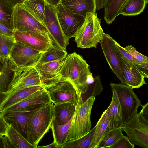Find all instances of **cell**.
Wrapping results in <instances>:
<instances>
[{
  "mask_svg": "<svg viewBox=\"0 0 148 148\" xmlns=\"http://www.w3.org/2000/svg\"><path fill=\"white\" fill-rule=\"evenodd\" d=\"M12 28L13 31L33 32L50 38L49 32L43 23L36 19L21 5L14 8Z\"/></svg>",
  "mask_w": 148,
  "mask_h": 148,
  "instance_id": "obj_8",
  "label": "cell"
},
{
  "mask_svg": "<svg viewBox=\"0 0 148 148\" xmlns=\"http://www.w3.org/2000/svg\"><path fill=\"white\" fill-rule=\"evenodd\" d=\"M53 103L43 105L34 110L29 117L27 139L34 148L51 128L54 119Z\"/></svg>",
  "mask_w": 148,
  "mask_h": 148,
  "instance_id": "obj_2",
  "label": "cell"
},
{
  "mask_svg": "<svg viewBox=\"0 0 148 148\" xmlns=\"http://www.w3.org/2000/svg\"><path fill=\"white\" fill-rule=\"evenodd\" d=\"M115 44L117 50L126 60L131 64L137 66L145 75L148 76V68H146L138 62L135 58L122 47L115 40Z\"/></svg>",
  "mask_w": 148,
  "mask_h": 148,
  "instance_id": "obj_34",
  "label": "cell"
},
{
  "mask_svg": "<svg viewBox=\"0 0 148 148\" xmlns=\"http://www.w3.org/2000/svg\"><path fill=\"white\" fill-rule=\"evenodd\" d=\"M62 62L55 61L44 63H38L34 66L40 74L42 83L58 75V72Z\"/></svg>",
  "mask_w": 148,
  "mask_h": 148,
  "instance_id": "obj_25",
  "label": "cell"
},
{
  "mask_svg": "<svg viewBox=\"0 0 148 148\" xmlns=\"http://www.w3.org/2000/svg\"><path fill=\"white\" fill-rule=\"evenodd\" d=\"M15 67L9 56L0 55V91L8 92Z\"/></svg>",
  "mask_w": 148,
  "mask_h": 148,
  "instance_id": "obj_20",
  "label": "cell"
},
{
  "mask_svg": "<svg viewBox=\"0 0 148 148\" xmlns=\"http://www.w3.org/2000/svg\"><path fill=\"white\" fill-rule=\"evenodd\" d=\"M5 135L9 139L14 148H34L33 145L17 131L9 125H8Z\"/></svg>",
  "mask_w": 148,
  "mask_h": 148,
  "instance_id": "obj_30",
  "label": "cell"
},
{
  "mask_svg": "<svg viewBox=\"0 0 148 148\" xmlns=\"http://www.w3.org/2000/svg\"><path fill=\"white\" fill-rule=\"evenodd\" d=\"M95 99V97H90L84 101L80 94L68 131L66 142L77 139L91 130V112Z\"/></svg>",
  "mask_w": 148,
  "mask_h": 148,
  "instance_id": "obj_3",
  "label": "cell"
},
{
  "mask_svg": "<svg viewBox=\"0 0 148 148\" xmlns=\"http://www.w3.org/2000/svg\"><path fill=\"white\" fill-rule=\"evenodd\" d=\"M42 23L47 30L52 44L66 51L69 40L64 34L58 21L55 8L45 3Z\"/></svg>",
  "mask_w": 148,
  "mask_h": 148,
  "instance_id": "obj_9",
  "label": "cell"
},
{
  "mask_svg": "<svg viewBox=\"0 0 148 148\" xmlns=\"http://www.w3.org/2000/svg\"><path fill=\"white\" fill-rule=\"evenodd\" d=\"M12 5L14 7L22 4L26 0H5Z\"/></svg>",
  "mask_w": 148,
  "mask_h": 148,
  "instance_id": "obj_42",
  "label": "cell"
},
{
  "mask_svg": "<svg viewBox=\"0 0 148 148\" xmlns=\"http://www.w3.org/2000/svg\"><path fill=\"white\" fill-rule=\"evenodd\" d=\"M121 59L126 85L134 89L138 88L146 84L144 78H148V76L145 75L137 66L129 63L122 56Z\"/></svg>",
  "mask_w": 148,
  "mask_h": 148,
  "instance_id": "obj_17",
  "label": "cell"
},
{
  "mask_svg": "<svg viewBox=\"0 0 148 148\" xmlns=\"http://www.w3.org/2000/svg\"><path fill=\"white\" fill-rule=\"evenodd\" d=\"M115 41V40L110 35L104 33L100 43L105 57L110 69L121 83L126 85L123 72L121 56L117 50Z\"/></svg>",
  "mask_w": 148,
  "mask_h": 148,
  "instance_id": "obj_11",
  "label": "cell"
},
{
  "mask_svg": "<svg viewBox=\"0 0 148 148\" xmlns=\"http://www.w3.org/2000/svg\"><path fill=\"white\" fill-rule=\"evenodd\" d=\"M43 87V85L22 87L8 93L1 105L0 113Z\"/></svg>",
  "mask_w": 148,
  "mask_h": 148,
  "instance_id": "obj_18",
  "label": "cell"
},
{
  "mask_svg": "<svg viewBox=\"0 0 148 148\" xmlns=\"http://www.w3.org/2000/svg\"><path fill=\"white\" fill-rule=\"evenodd\" d=\"M33 111L27 108H22L4 111L0 113L8 125L27 139L28 119Z\"/></svg>",
  "mask_w": 148,
  "mask_h": 148,
  "instance_id": "obj_15",
  "label": "cell"
},
{
  "mask_svg": "<svg viewBox=\"0 0 148 148\" xmlns=\"http://www.w3.org/2000/svg\"><path fill=\"white\" fill-rule=\"evenodd\" d=\"M42 84L53 103L70 102L77 105L80 93L69 80L58 75Z\"/></svg>",
  "mask_w": 148,
  "mask_h": 148,
  "instance_id": "obj_4",
  "label": "cell"
},
{
  "mask_svg": "<svg viewBox=\"0 0 148 148\" xmlns=\"http://www.w3.org/2000/svg\"><path fill=\"white\" fill-rule=\"evenodd\" d=\"M60 3L72 12L85 17L88 13H96V0H61Z\"/></svg>",
  "mask_w": 148,
  "mask_h": 148,
  "instance_id": "obj_19",
  "label": "cell"
},
{
  "mask_svg": "<svg viewBox=\"0 0 148 148\" xmlns=\"http://www.w3.org/2000/svg\"><path fill=\"white\" fill-rule=\"evenodd\" d=\"M112 98L111 103L108 108L109 110L110 124L109 131L123 127L122 109L116 91L112 89Z\"/></svg>",
  "mask_w": 148,
  "mask_h": 148,
  "instance_id": "obj_21",
  "label": "cell"
},
{
  "mask_svg": "<svg viewBox=\"0 0 148 148\" xmlns=\"http://www.w3.org/2000/svg\"><path fill=\"white\" fill-rule=\"evenodd\" d=\"M55 9L60 25L66 37L69 40L75 37L85 17L72 12L61 3Z\"/></svg>",
  "mask_w": 148,
  "mask_h": 148,
  "instance_id": "obj_12",
  "label": "cell"
},
{
  "mask_svg": "<svg viewBox=\"0 0 148 148\" xmlns=\"http://www.w3.org/2000/svg\"><path fill=\"white\" fill-rule=\"evenodd\" d=\"M42 85L40 75L34 66L15 67L8 92L19 88Z\"/></svg>",
  "mask_w": 148,
  "mask_h": 148,
  "instance_id": "obj_13",
  "label": "cell"
},
{
  "mask_svg": "<svg viewBox=\"0 0 148 148\" xmlns=\"http://www.w3.org/2000/svg\"><path fill=\"white\" fill-rule=\"evenodd\" d=\"M123 131L121 128L109 131L103 137L96 148H110L123 135Z\"/></svg>",
  "mask_w": 148,
  "mask_h": 148,
  "instance_id": "obj_33",
  "label": "cell"
},
{
  "mask_svg": "<svg viewBox=\"0 0 148 148\" xmlns=\"http://www.w3.org/2000/svg\"><path fill=\"white\" fill-rule=\"evenodd\" d=\"M54 119L59 125H64L73 117L76 106L74 104L65 102L54 104L53 105Z\"/></svg>",
  "mask_w": 148,
  "mask_h": 148,
  "instance_id": "obj_22",
  "label": "cell"
},
{
  "mask_svg": "<svg viewBox=\"0 0 148 148\" xmlns=\"http://www.w3.org/2000/svg\"><path fill=\"white\" fill-rule=\"evenodd\" d=\"M0 34L9 36H12L13 31L3 25L0 22Z\"/></svg>",
  "mask_w": 148,
  "mask_h": 148,
  "instance_id": "obj_40",
  "label": "cell"
},
{
  "mask_svg": "<svg viewBox=\"0 0 148 148\" xmlns=\"http://www.w3.org/2000/svg\"><path fill=\"white\" fill-rule=\"evenodd\" d=\"M14 8L5 0H0V22L13 30V17Z\"/></svg>",
  "mask_w": 148,
  "mask_h": 148,
  "instance_id": "obj_31",
  "label": "cell"
},
{
  "mask_svg": "<svg viewBox=\"0 0 148 148\" xmlns=\"http://www.w3.org/2000/svg\"><path fill=\"white\" fill-rule=\"evenodd\" d=\"M58 74L70 81L82 95L87 94L93 80L89 65L75 52L67 55L62 61Z\"/></svg>",
  "mask_w": 148,
  "mask_h": 148,
  "instance_id": "obj_1",
  "label": "cell"
},
{
  "mask_svg": "<svg viewBox=\"0 0 148 148\" xmlns=\"http://www.w3.org/2000/svg\"><path fill=\"white\" fill-rule=\"evenodd\" d=\"M95 127L82 136L74 140L67 141L62 148H91Z\"/></svg>",
  "mask_w": 148,
  "mask_h": 148,
  "instance_id": "obj_32",
  "label": "cell"
},
{
  "mask_svg": "<svg viewBox=\"0 0 148 148\" xmlns=\"http://www.w3.org/2000/svg\"><path fill=\"white\" fill-rule=\"evenodd\" d=\"M9 93L0 91V109L3 103V102Z\"/></svg>",
  "mask_w": 148,
  "mask_h": 148,
  "instance_id": "obj_44",
  "label": "cell"
},
{
  "mask_svg": "<svg viewBox=\"0 0 148 148\" xmlns=\"http://www.w3.org/2000/svg\"><path fill=\"white\" fill-rule=\"evenodd\" d=\"M146 4L145 0H127L121 7L119 14L125 16L138 15L143 11Z\"/></svg>",
  "mask_w": 148,
  "mask_h": 148,
  "instance_id": "obj_28",
  "label": "cell"
},
{
  "mask_svg": "<svg viewBox=\"0 0 148 148\" xmlns=\"http://www.w3.org/2000/svg\"><path fill=\"white\" fill-rule=\"evenodd\" d=\"M67 55L66 51L52 44L46 51L42 53L38 64L55 61H61L66 58Z\"/></svg>",
  "mask_w": 148,
  "mask_h": 148,
  "instance_id": "obj_29",
  "label": "cell"
},
{
  "mask_svg": "<svg viewBox=\"0 0 148 148\" xmlns=\"http://www.w3.org/2000/svg\"><path fill=\"white\" fill-rule=\"evenodd\" d=\"M127 0H108L104 7V19L108 24H111L119 15L120 9Z\"/></svg>",
  "mask_w": 148,
  "mask_h": 148,
  "instance_id": "obj_27",
  "label": "cell"
},
{
  "mask_svg": "<svg viewBox=\"0 0 148 148\" xmlns=\"http://www.w3.org/2000/svg\"><path fill=\"white\" fill-rule=\"evenodd\" d=\"M21 5L36 19L42 23L45 18L44 0H28Z\"/></svg>",
  "mask_w": 148,
  "mask_h": 148,
  "instance_id": "obj_24",
  "label": "cell"
},
{
  "mask_svg": "<svg viewBox=\"0 0 148 148\" xmlns=\"http://www.w3.org/2000/svg\"><path fill=\"white\" fill-rule=\"evenodd\" d=\"M108 0H96V9L97 10L104 8Z\"/></svg>",
  "mask_w": 148,
  "mask_h": 148,
  "instance_id": "obj_41",
  "label": "cell"
},
{
  "mask_svg": "<svg viewBox=\"0 0 148 148\" xmlns=\"http://www.w3.org/2000/svg\"><path fill=\"white\" fill-rule=\"evenodd\" d=\"M110 121L108 108L103 112L96 126L91 148H96L97 145L109 129Z\"/></svg>",
  "mask_w": 148,
  "mask_h": 148,
  "instance_id": "obj_23",
  "label": "cell"
},
{
  "mask_svg": "<svg viewBox=\"0 0 148 148\" xmlns=\"http://www.w3.org/2000/svg\"><path fill=\"white\" fill-rule=\"evenodd\" d=\"M15 42L13 36L0 34V55L9 56Z\"/></svg>",
  "mask_w": 148,
  "mask_h": 148,
  "instance_id": "obj_35",
  "label": "cell"
},
{
  "mask_svg": "<svg viewBox=\"0 0 148 148\" xmlns=\"http://www.w3.org/2000/svg\"><path fill=\"white\" fill-rule=\"evenodd\" d=\"M45 2L56 8L60 3L61 0H44Z\"/></svg>",
  "mask_w": 148,
  "mask_h": 148,
  "instance_id": "obj_43",
  "label": "cell"
},
{
  "mask_svg": "<svg viewBox=\"0 0 148 148\" xmlns=\"http://www.w3.org/2000/svg\"><path fill=\"white\" fill-rule=\"evenodd\" d=\"M110 86L116 93L124 124L137 113L138 108L142 105L141 101L130 86L121 83H111Z\"/></svg>",
  "mask_w": 148,
  "mask_h": 148,
  "instance_id": "obj_7",
  "label": "cell"
},
{
  "mask_svg": "<svg viewBox=\"0 0 148 148\" xmlns=\"http://www.w3.org/2000/svg\"><path fill=\"white\" fill-rule=\"evenodd\" d=\"M72 118L68 122L63 125L58 124L54 119L52 121L51 128L52 132L53 141L59 148H62L66 142V138Z\"/></svg>",
  "mask_w": 148,
  "mask_h": 148,
  "instance_id": "obj_26",
  "label": "cell"
},
{
  "mask_svg": "<svg viewBox=\"0 0 148 148\" xmlns=\"http://www.w3.org/2000/svg\"><path fill=\"white\" fill-rule=\"evenodd\" d=\"M27 0H26L25 1H27Z\"/></svg>",
  "mask_w": 148,
  "mask_h": 148,
  "instance_id": "obj_47",
  "label": "cell"
},
{
  "mask_svg": "<svg viewBox=\"0 0 148 148\" xmlns=\"http://www.w3.org/2000/svg\"><path fill=\"white\" fill-rule=\"evenodd\" d=\"M134 145L130 141L128 137L123 135L110 148H134Z\"/></svg>",
  "mask_w": 148,
  "mask_h": 148,
  "instance_id": "obj_37",
  "label": "cell"
},
{
  "mask_svg": "<svg viewBox=\"0 0 148 148\" xmlns=\"http://www.w3.org/2000/svg\"><path fill=\"white\" fill-rule=\"evenodd\" d=\"M43 52L15 41L9 57L16 67H29L38 64Z\"/></svg>",
  "mask_w": 148,
  "mask_h": 148,
  "instance_id": "obj_10",
  "label": "cell"
},
{
  "mask_svg": "<svg viewBox=\"0 0 148 148\" xmlns=\"http://www.w3.org/2000/svg\"><path fill=\"white\" fill-rule=\"evenodd\" d=\"M0 148H13V145L6 135H0Z\"/></svg>",
  "mask_w": 148,
  "mask_h": 148,
  "instance_id": "obj_38",
  "label": "cell"
},
{
  "mask_svg": "<svg viewBox=\"0 0 148 148\" xmlns=\"http://www.w3.org/2000/svg\"><path fill=\"white\" fill-rule=\"evenodd\" d=\"M136 60L143 65L148 68V58L138 51L132 45H127L124 48Z\"/></svg>",
  "mask_w": 148,
  "mask_h": 148,
  "instance_id": "obj_36",
  "label": "cell"
},
{
  "mask_svg": "<svg viewBox=\"0 0 148 148\" xmlns=\"http://www.w3.org/2000/svg\"><path fill=\"white\" fill-rule=\"evenodd\" d=\"M146 3L147 4L148 2V0H145Z\"/></svg>",
  "mask_w": 148,
  "mask_h": 148,
  "instance_id": "obj_46",
  "label": "cell"
},
{
  "mask_svg": "<svg viewBox=\"0 0 148 148\" xmlns=\"http://www.w3.org/2000/svg\"><path fill=\"white\" fill-rule=\"evenodd\" d=\"M51 103L49 94L44 86L42 88L9 107L4 111L22 108L34 110L43 105Z\"/></svg>",
  "mask_w": 148,
  "mask_h": 148,
  "instance_id": "obj_16",
  "label": "cell"
},
{
  "mask_svg": "<svg viewBox=\"0 0 148 148\" xmlns=\"http://www.w3.org/2000/svg\"><path fill=\"white\" fill-rule=\"evenodd\" d=\"M37 148H59L57 144L53 141L51 143L46 146H37Z\"/></svg>",
  "mask_w": 148,
  "mask_h": 148,
  "instance_id": "obj_45",
  "label": "cell"
},
{
  "mask_svg": "<svg viewBox=\"0 0 148 148\" xmlns=\"http://www.w3.org/2000/svg\"><path fill=\"white\" fill-rule=\"evenodd\" d=\"M8 124L0 113V135H5L7 133Z\"/></svg>",
  "mask_w": 148,
  "mask_h": 148,
  "instance_id": "obj_39",
  "label": "cell"
},
{
  "mask_svg": "<svg viewBox=\"0 0 148 148\" xmlns=\"http://www.w3.org/2000/svg\"><path fill=\"white\" fill-rule=\"evenodd\" d=\"M12 36L15 41L43 52L52 44L49 37L33 32L14 31Z\"/></svg>",
  "mask_w": 148,
  "mask_h": 148,
  "instance_id": "obj_14",
  "label": "cell"
},
{
  "mask_svg": "<svg viewBox=\"0 0 148 148\" xmlns=\"http://www.w3.org/2000/svg\"><path fill=\"white\" fill-rule=\"evenodd\" d=\"M141 106L140 112L124 123L122 128L132 144L148 148V103Z\"/></svg>",
  "mask_w": 148,
  "mask_h": 148,
  "instance_id": "obj_6",
  "label": "cell"
},
{
  "mask_svg": "<svg viewBox=\"0 0 148 148\" xmlns=\"http://www.w3.org/2000/svg\"><path fill=\"white\" fill-rule=\"evenodd\" d=\"M104 33L97 13H88L83 23L77 32L75 41L78 47L97 48Z\"/></svg>",
  "mask_w": 148,
  "mask_h": 148,
  "instance_id": "obj_5",
  "label": "cell"
}]
</instances>
